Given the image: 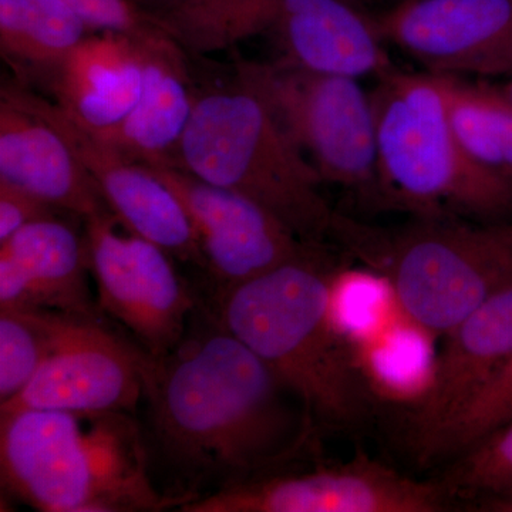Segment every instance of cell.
<instances>
[{"instance_id": "4316f807", "label": "cell", "mask_w": 512, "mask_h": 512, "mask_svg": "<svg viewBox=\"0 0 512 512\" xmlns=\"http://www.w3.org/2000/svg\"><path fill=\"white\" fill-rule=\"evenodd\" d=\"M59 212L49 202L0 180V245L33 222L59 217Z\"/></svg>"}, {"instance_id": "603a6c76", "label": "cell", "mask_w": 512, "mask_h": 512, "mask_svg": "<svg viewBox=\"0 0 512 512\" xmlns=\"http://www.w3.org/2000/svg\"><path fill=\"white\" fill-rule=\"evenodd\" d=\"M72 316L40 308H0V404L28 386Z\"/></svg>"}, {"instance_id": "d6986e66", "label": "cell", "mask_w": 512, "mask_h": 512, "mask_svg": "<svg viewBox=\"0 0 512 512\" xmlns=\"http://www.w3.org/2000/svg\"><path fill=\"white\" fill-rule=\"evenodd\" d=\"M43 87L93 133L106 136L140 99L143 62L137 42L117 33H93Z\"/></svg>"}, {"instance_id": "4fadbf2b", "label": "cell", "mask_w": 512, "mask_h": 512, "mask_svg": "<svg viewBox=\"0 0 512 512\" xmlns=\"http://www.w3.org/2000/svg\"><path fill=\"white\" fill-rule=\"evenodd\" d=\"M147 353L101 320L72 316L56 348L3 410L136 413L143 404Z\"/></svg>"}, {"instance_id": "d4e9b609", "label": "cell", "mask_w": 512, "mask_h": 512, "mask_svg": "<svg viewBox=\"0 0 512 512\" xmlns=\"http://www.w3.org/2000/svg\"><path fill=\"white\" fill-rule=\"evenodd\" d=\"M440 481L453 500L512 498V421L458 456Z\"/></svg>"}, {"instance_id": "44dd1931", "label": "cell", "mask_w": 512, "mask_h": 512, "mask_svg": "<svg viewBox=\"0 0 512 512\" xmlns=\"http://www.w3.org/2000/svg\"><path fill=\"white\" fill-rule=\"evenodd\" d=\"M279 0H148L141 5L188 56L231 49L269 35Z\"/></svg>"}, {"instance_id": "f546056e", "label": "cell", "mask_w": 512, "mask_h": 512, "mask_svg": "<svg viewBox=\"0 0 512 512\" xmlns=\"http://www.w3.org/2000/svg\"><path fill=\"white\" fill-rule=\"evenodd\" d=\"M505 92H507L508 96H510V99L512 101V82L510 86L505 87Z\"/></svg>"}, {"instance_id": "277c9868", "label": "cell", "mask_w": 512, "mask_h": 512, "mask_svg": "<svg viewBox=\"0 0 512 512\" xmlns=\"http://www.w3.org/2000/svg\"><path fill=\"white\" fill-rule=\"evenodd\" d=\"M177 167L244 195L306 244L325 245L336 211L318 170L237 70L197 86Z\"/></svg>"}, {"instance_id": "f1b7e54d", "label": "cell", "mask_w": 512, "mask_h": 512, "mask_svg": "<svg viewBox=\"0 0 512 512\" xmlns=\"http://www.w3.org/2000/svg\"><path fill=\"white\" fill-rule=\"evenodd\" d=\"M346 2L350 3V5L356 6L359 9H365L367 5H369L372 0H346Z\"/></svg>"}, {"instance_id": "ffe728a7", "label": "cell", "mask_w": 512, "mask_h": 512, "mask_svg": "<svg viewBox=\"0 0 512 512\" xmlns=\"http://www.w3.org/2000/svg\"><path fill=\"white\" fill-rule=\"evenodd\" d=\"M93 33L63 0H0V53L23 86H45Z\"/></svg>"}, {"instance_id": "9c48e42d", "label": "cell", "mask_w": 512, "mask_h": 512, "mask_svg": "<svg viewBox=\"0 0 512 512\" xmlns=\"http://www.w3.org/2000/svg\"><path fill=\"white\" fill-rule=\"evenodd\" d=\"M453 498L441 481L414 480L366 457L284 470L208 495L181 512H441Z\"/></svg>"}, {"instance_id": "e0dca14e", "label": "cell", "mask_w": 512, "mask_h": 512, "mask_svg": "<svg viewBox=\"0 0 512 512\" xmlns=\"http://www.w3.org/2000/svg\"><path fill=\"white\" fill-rule=\"evenodd\" d=\"M0 180L84 221L111 212L59 131L5 96H0Z\"/></svg>"}, {"instance_id": "ac0fdd59", "label": "cell", "mask_w": 512, "mask_h": 512, "mask_svg": "<svg viewBox=\"0 0 512 512\" xmlns=\"http://www.w3.org/2000/svg\"><path fill=\"white\" fill-rule=\"evenodd\" d=\"M136 42L143 62L140 99L116 130L97 136L150 167H177L178 150L194 110L190 56L168 35Z\"/></svg>"}, {"instance_id": "9a60e30c", "label": "cell", "mask_w": 512, "mask_h": 512, "mask_svg": "<svg viewBox=\"0 0 512 512\" xmlns=\"http://www.w3.org/2000/svg\"><path fill=\"white\" fill-rule=\"evenodd\" d=\"M86 238L59 217L33 222L0 245V308H40L100 320Z\"/></svg>"}, {"instance_id": "6da1fadb", "label": "cell", "mask_w": 512, "mask_h": 512, "mask_svg": "<svg viewBox=\"0 0 512 512\" xmlns=\"http://www.w3.org/2000/svg\"><path fill=\"white\" fill-rule=\"evenodd\" d=\"M143 406L151 470L177 510L291 467L318 437L288 387L210 309L195 312L177 348L147 353Z\"/></svg>"}, {"instance_id": "52a82bcc", "label": "cell", "mask_w": 512, "mask_h": 512, "mask_svg": "<svg viewBox=\"0 0 512 512\" xmlns=\"http://www.w3.org/2000/svg\"><path fill=\"white\" fill-rule=\"evenodd\" d=\"M325 183L387 205L377 165L375 114L357 79L282 62L235 64Z\"/></svg>"}, {"instance_id": "83f0119b", "label": "cell", "mask_w": 512, "mask_h": 512, "mask_svg": "<svg viewBox=\"0 0 512 512\" xmlns=\"http://www.w3.org/2000/svg\"><path fill=\"white\" fill-rule=\"evenodd\" d=\"M474 510L484 512H512V498H494V500L477 501Z\"/></svg>"}, {"instance_id": "8fae6325", "label": "cell", "mask_w": 512, "mask_h": 512, "mask_svg": "<svg viewBox=\"0 0 512 512\" xmlns=\"http://www.w3.org/2000/svg\"><path fill=\"white\" fill-rule=\"evenodd\" d=\"M150 168L190 215L211 284V303L235 286L322 247L306 244L274 214L238 192L178 167Z\"/></svg>"}, {"instance_id": "2e32d148", "label": "cell", "mask_w": 512, "mask_h": 512, "mask_svg": "<svg viewBox=\"0 0 512 512\" xmlns=\"http://www.w3.org/2000/svg\"><path fill=\"white\" fill-rule=\"evenodd\" d=\"M269 36L279 62L308 72L359 80L393 69L373 19L346 0H279Z\"/></svg>"}, {"instance_id": "30bf717a", "label": "cell", "mask_w": 512, "mask_h": 512, "mask_svg": "<svg viewBox=\"0 0 512 512\" xmlns=\"http://www.w3.org/2000/svg\"><path fill=\"white\" fill-rule=\"evenodd\" d=\"M2 96L33 111L59 131L99 185L111 212L128 231L163 248L173 258L204 271L197 232L183 202L146 164L93 133L56 101L22 84L3 83Z\"/></svg>"}, {"instance_id": "7c38bea8", "label": "cell", "mask_w": 512, "mask_h": 512, "mask_svg": "<svg viewBox=\"0 0 512 512\" xmlns=\"http://www.w3.org/2000/svg\"><path fill=\"white\" fill-rule=\"evenodd\" d=\"M372 19L434 76L512 74V0H400Z\"/></svg>"}, {"instance_id": "5bb4252c", "label": "cell", "mask_w": 512, "mask_h": 512, "mask_svg": "<svg viewBox=\"0 0 512 512\" xmlns=\"http://www.w3.org/2000/svg\"><path fill=\"white\" fill-rule=\"evenodd\" d=\"M512 359V286L447 333L409 421L417 460Z\"/></svg>"}, {"instance_id": "4dcf8cb0", "label": "cell", "mask_w": 512, "mask_h": 512, "mask_svg": "<svg viewBox=\"0 0 512 512\" xmlns=\"http://www.w3.org/2000/svg\"><path fill=\"white\" fill-rule=\"evenodd\" d=\"M136 2L138 3V5H144V3L148 2V0H136Z\"/></svg>"}, {"instance_id": "5b68a950", "label": "cell", "mask_w": 512, "mask_h": 512, "mask_svg": "<svg viewBox=\"0 0 512 512\" xmlns=\"http://www.w3.org/2000/svg\"><path fill=\"white\" fill-rule=\"evenodd\" d=\"M417 218L382 228L336 211L330 239L389 282L414 325L447 335L512 286V221Z\"/></svg>"}, {"instance_id": "cb8c5ba5", "label": "cell", "mask_w": 512, "mask_h": 512, "mask_svg": "<svg viewBox=\"0 0 512 512\" xmlns=\"http://www.w3.org/2000/svg\"><path fill=\"white\" fill-rule=\"evenodd\" d=\"M512 421V359L419 458L424 466L458 457Z\"/></svg>"}, {"instance_id": "ba28073f", "label": "cell", "mask_w": 512, "mask_h": 512, "mask_svg": "<svg viewBox=\"0 0 512 512\" xmlns=\"http://www.w3.org/2000/svg\"><path fill=\"white\" fill-rule=\"evenodd\" d=\"M84 222L101 311L121 323L150 356L177 348L198 301L178 275L173 256L124 227L126 232H120L113 212Z\"/></svg>"}, {"instance_id": "8992f818", "label": "cell", "mask_w": 512, "mask_h": 512, "mask_svg": "<svg viewBox=\"0 0 512 512\" xmlns=\"http://www.w3.org/2000/svg\"><path fill=\"white\" fill-rule=\"evenodd\" d=\"M387 205L416 217L512 221V183L468 158L448 123L433 74L393 67L370 93Z\"/></svg>"}, {"instance_id": "7402d4cb", "label": "cell", "mask_w": 512, "mask_h": 512, "mask_svg": "<svg viewBox=\"0 0 512 512\" xmlns=\"http://www.w3.org/2000/svg\"><path fill=\"white\" fill-rule=\"evenodd\" d=\"M434 77L464 153L478 167L512 183V101L505 89L460 76Z\"/></svg>"}, {"instance_id": "484cf974", "label": "cell", "mask_w": 512, "mask_h": 512, "mask_svg": "<svg viewBox=\"0 0 512 512\" xmlns=\"http://www.w3.org/2000/svg\"><path fill=\"white\" fill-rule=\"evenodd\" d=\"M94 30L147 40L167 35L136 0H63Z\"/></svg>"}, {"instance_id": "3957f363", "label": "cell", "mask_w": 512, "mask_h": 512, "mask_svg": "<svg viewBox=\"0 0 512 512\" xmlns=\"http://www.w3.org/2000/svg\"><path fill=\"white\" fill-rule=\"evenodd\" d=\"M2 487L43 512L175 508L151 470L143 424L126 412H0Z\"/></svg>"}, {"instance_id": "7a4b0ae2", "label": "cell", "mask_w": 512, "mask_h": 512, "mask_svg": "<svg viewBox=\"0 0 512 512\" xmlns=\"http://www.w3.org/2000/svg\"><path fill=\"white\" fill-rule=\"evenodd\" d=\"M339 279L322 245L235 286L210 309L288 387L316 434L359 429L369 417L336 315Z\"/></svg>"}]
</instances>
